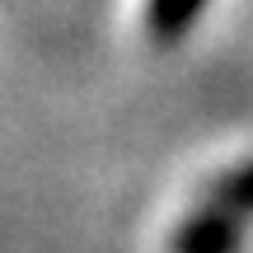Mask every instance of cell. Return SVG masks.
I'll return each mask as SVG.
<instances>
[{
	"label": "cell",
	"mask_w": 253,
	"mask_h": 253,
	"mask_svg": "<svg viewBox=\"0 0 253 253\" xmlns=\"http://www.w3.org/2000/svg\"><path fill=\"white\" fill-rule=\"evenodd\" d=\"M207 0H145V33L150 42L160 47H173L192 33V24L202 19Z\"/></svg>",
	"instance_id": "7a4b0ae2"
},
{
	"label": "cell",
	"mask_w": 253,
	"mask_h": 253,
	"mask_svg": "<svg viewBox=\"0 0 253 253\" xmlns=\"http://www.w3.org/2000/svg\"><path fill=\"white\" fill-rule=\"evenodd\" d=\"M244 230L249 220L230 207H216V202L202 197L188 216L173 225L169 235V253H239L244 249Z\"/></svg>",
	"instance_id": "6da1fadb"
},
{
	"label": "cell",
	"mask_w": 253,
	"mask_h": 253,
	"mask_svg": "<svg viewBox=\"0 0 253 253\" xmlns=\"http://www.w3.org/2000/svg\"><path fill=\"white\" fill-rule=\"evenodd\" d=\"M202 197L216 202V207L239 211L244 220H253V160H239V164H230V169H220L216 178L202 188Z\"/></svg>",
	"instance_id": "3957f363"
}]
</instances>
